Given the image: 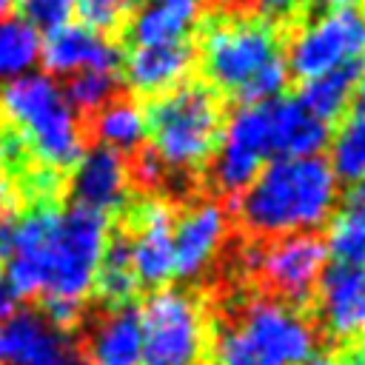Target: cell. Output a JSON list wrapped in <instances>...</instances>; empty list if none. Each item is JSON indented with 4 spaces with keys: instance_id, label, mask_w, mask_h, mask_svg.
<instances>
[{
    "instance_id": "9c48e42d",
    "label": "cell",
    "mask_w": 365,
    "mask_h": 365,
    "mask_svg": "<svg viewBox=\"0 0 365 365\" xmlns=\"http://www.w3.org/2000/svg\"><path fill=\"white\" fill-rule=\"evenodd\" d=\"M271 160L268 106H237L222 117L211 157V182L225 197H240Z\"/></svg>"
},
{
    "instance_id": "7c38bea8",
    "label": "cell",
    "mask_w": 365,
    "mask_h": 365,
    "mask_svg": "<svg viewBox=\"0 0 365 365\" xmlns=\"http://www.w3.org/2000/svg\"><path fill=\"white\" fill-rule=\"evenodd\" d=\"M174 208L160 200H143L131 217L128 257L140 285L163 288L174 279Z\"/></svg>"
},
{
    "instance_id": "2e32d148",
    "label": "cell",
    "mask_w": 365,
    "mask_h": 365,
    "mask_svg": "<svg viewBox=\"0 0 365 365\" xmlns=\"http://www.w3.org/2000/svg\"><path fill=\"white\" fill-rule=\"evenodd\" d=\"M123 51L106 34H97L80 23H66L43 34L40 63L48 77H71L77 71H117Z\"/></svg>"
},
{
    "instance_id": "f546056e",
    "label": "cell",
    "mask_w": 365,
    "mask_h": 365,
    "mask_svg": "<svg viewBox=\"0 0 365 365\" xmlns=\"http://www.w3.org/2000/svg\"><path fill=\"white\" fill-rule=\"evenodd\" d=\"M128 171H131V180H137L143 188H160V182L165 180V168L151 148H140V154H137L134 165H128Z\"/></svg>"
},
{
    "instance_id": "5b68a950",
    "label": "cell",
    "mask_w": 365,
    "mask_h": 365,
    "mask_svg": "<svg viewBox=\"0 0 365 365\" xmlns=\"http://www.w3.org/2000/svg\"><path fill=\"white\" fill-rule=\"evenodd\" d=\"M145 117L151 151L165 174H194L211 163L222 128V106L208 83H180L154 97Z\"/></svg>"
},
{
    "instance_id": "ffe728a7",
    "label": "cell",
    "mask_w": 365,
    "mask_h": 365,
    "mask_svg": "<svg viewBox=\"0 0 365 365\" xmlns=\"http://www.w3.org/2000/svg\"><path fill=\"white\" fill-rule=\"evenodd\" d=\"M325 251L336 265H365V180L348 185L325 222Z\"/></svg>"
},
{
    "instance_id": "277c9868",
    "label": "cell",
    "mask_w": 365,
    "mask_h": 365,
    "mask_svg": "<svg viewBox=\"0 0 365 365\" xmlns=\"http://www.w3.org/2000/svg\"><path fill=\"white\" fill-rule=\"evenodd\" d=\"M311 319L274 294L245 299L217 331L211 365H302L317 351Z\"/></svg>"
},
{
    "instance_id": "74e56055",
    "label": "cell",
    "mask_w": 365,
    "mask_h": 365,
    "mask_svg": "<svg viewBox=\"0 0 365 365\" xmlns=\"http://www.w3.org/2000/svg\"><path fill=\"white\" fill-rule=\"evenodd\" d=\"M157 3H168V6H174V9H182V11H188V14H200V6H202V0H157Z\"/></svg>"
},
{
    "instance_id": "ac0fdd59",
    "label": "cell",
    "mask_w": 365,
    "mask_h": 365,
    "mask_svg": "<svg viewBox=\"0 0 365 365\" xmlns=\"http://www.w3.org/2000/svg\"><path fill=\"white\" fill-rule=\"evenodd\" d=\"M83 365H143V325L137 305H117L94 319L86 336Z\"/></svg>"
},
{
    "instance_id": "4dcf8cb0",
    "label": "cell",
    "mask_w": 365,
    "mask_h": 365,
    "mask_svg": "<svg viewBox=\"0 0 365 365\" xmlns=\"http://www.w3.org/2000/svg\"><path fill=\"white\" fill-rule=\"evenodd\" d=\"M251 9L257 11L259 20L265 23H279V20H288L297 14V9L302 6V0H248Z\"/></svg>"
},
{
    "instance_id": "1f68e13d",
    "label": "cell",
    "mask_w": 365,
    "mask_h": 365,
    "mask_svg": "<svg viewBox=\"0 0 365 365\" xmlns=\"http://www.w3.org/2000/svg\"><path fill=\"white\" fill-rule=\"evenodd\" d=\"M23 143H20V137L14 134V131H0V174L6 171V168H11V165H17L20 160H23Z\"/></svg>"
},
{
    "instance_id": "83f0119b",
    "label": "cell",
    "mask_w": 365,
    "mask_h": 365,
    "mask_svg": "<svg viewBox=\"0 0 365 365\" xmlns=\"http://www.w3.org/2000/svg\"><path fill=\"white\" fill-rule=\"evenodd\" d=\"M74 14L80 26L97 34H114L128 17V0H74Z\"/></svg>"
},
{
    "instance_id": "7a4b0ae2",
    "label": "cell",
    "mask_w": 365,
    "mask_h": 365,
    "mask_svg": "<svg viewBox=\"0 0 365 365\" xmlns=\"http://www.w3.org/2000/svg\"><path fill=\"white\" fill-rule=\"evenodd\" d=\"M339 197V180L322 154L271 157L237 197V214L245 231L259 240L317 234L334 214Z\"/></svg>"
},
{
    "instance_id": "d590c367",
    "label": "cell",
    "mask_w": 365,
    "mask_h": 365,
    "mask_svg": "<svg viewBox=\"0 0 365 365\" xmlns=\"http://www.w3.org/2000/svg\"><path fill=\"white\" fill-rule=\"evenodd\" d=\"M259 257H262V245H259V242H251V245H245V248L240 251V262H242V268H245L248 274H257Z\"/></svg>"
},
{
    "instance_id": "603a6c76",
    "label": "cell",
    "mask_w": 365,
    "mask_h": 365,
    "mask_svg": "<svg viewBox=\"0 0 365 365\" xmlns=\"http://www.w3.org/2000/svg\"><path fill=\"white\" fill-rule=\"evenodd\" d=\"M194 14L174 9L168 3L148 0L140 6L128 20V40L131 46H168L188 40V31L194 26Z\"/></svg>"
},
{
    "instance_id": "cb8c5ba5",
    "label": "cell",
    "mask_w": 365,
    "mask_h": 365,
    "mask_svg": "<svg viewBox=\"0 0 365 365\" xmlns=\"http://www.w3.org/2000/svg\"><path fill=\"white\" fill-rule=\"evenodd\" d=\"M137 291H140V282H137V274L131 268L125 234L108 237L91 294H97L108 308H117V305H131Z\"/></svg>"
},
{
    "instance_id": "44dd1931",
    "label": "cell",
    "mask_w": 365,
    "mask_h": 365,
    "mask_svg": "<svg viewBox=\"0 0 365 365\" xmlns=\"http://www.w3.org/2000/svg\"><path fill=\"white\" fill-rule=\"evenodd\" d=\"M91 134L97 145L111 148L117 154H137L148 140V117L145 106L134 97H114L91 117Z\"/></svg>"
},
{
    "instance_id": "7402d4cb",
    "label": "cell",
    "mask_w": 365,
    "mask_h": 365,
    "mask_svg": "<svg viewBox=\"0 0 365 365\" xmlns=\"http://www.w3.org/2000/svg\"><path fill=\"white\" fill-rule=\"evenodd\" d=\"M362 66L365 60L359 63H348V66H339V68H331L314 80H305L302 88H299V103L314 114L319 117L322 123H334L345 114V108L354 103V88H356V80L362 74Z\"/></svg>"
},
{
    "instance_id": "5bb4252c",
    "label": "cell",
    "mask_w": 365,
    "mask_h": 365,
    "mask_svg": "<svg viewBox=\"0 0 365 365\" xmlns=\"http://www.w3.org/2000/svg\"><path fill=\"white\" fill-rule=\"evenodd\" d=\"M319 331L331 342H354L365 334V265H328L314 291Z\"/></svg>"
},
{
    "instance_id": "ab89813d",
    "label": "cell",
    "mask_w": 365,
    "mask_h": 365,
    "mask_svg": "<svg viewBox=\"0 0 365 365\" xmlns=\"http://www.w3.org/2000/svg\"><path fill=\"white\" fill-rule=\"evenodd\" d=\"M354 103H356V111L365 114V66H362V74H359L356 88H354Z\"/></svg>"
},
{
    "instance_id": "4fadbf2b",
    "label": "cell",
    "mask_w": 365,
    "mask_h": 365,
    "mask_svg": "<svg viewBox=\"0 0 365 365\" xmlns=\"http://www.w3.org/2000/svg\"><path fill=\"white\" fill-rule=\"evenodd\" d=\"M6 365H83L77 339L46 319L43 311H14L0 331Z\"/></svg>"
},
{
    "instance_id": "ba28073f",
    "label": "cell",
    "mask_w": 365,
    "mask_h": 365,
    "mask_svg": "<svg viewBox=\"0 0 365 365\" xmlns=\"http://www.w3.org/2000/svg\"><path fill=\"white\" fill-rule=\"evenodd\" d=\"M288 74L297 80H314L331 68L365 60V9H331L302 23L285 48Z\"/></svg>"
},
{
    "instance_id": "836d02e7",
    "label": "cell",
    "mask_w": 365,
    "mask_h": 365,
    "mask_svg": "<svg viewBox=\"0 0 365 365\" xmlns=\"http://www.w3.org/2000/svg\"><path fill=\"white\" fill-rule=\"evenodd\" d=\"M14 311H17V294L11 291V285H9L6 274L0 271V325H3Z\"/></svg>"
},
{
    "instance_id": "4316f807",
    "label": "cell",
    "mask_w": 365,
    "mask_h": 365,
    "mask_svg": "<svg viewBox=\"0 0 365 365\" xmlns=\"http://www.w3.org/2000/svg\"><path fill=\"white\" fill-rule=\"evenodd\" d=\"M63 91L74 111L94 114L97 108H103L108 100L117 97V71H77L68 77Z\"/></svg>"
},
{
    "instance_id": "52a82bcc",
    "label": "cell",
    "mask_w": 365,
    "mask_h": 365,
    "mask_svg": "<svg viewBox=\"0 0 365 365\" xmlns=\"http://www.w3.org/2000/svg\"><path fill=\"white\" fill-rule=\"evenodd\" d=\"M143 365H197L205 351V314L185 288H154L143 308Z\"/></svg>"
},
{
    "instance_id": "d4e9b609",
    "label": "cell",
    "mask_w": 365,
    "mask_h": 365,
    "mask_svg": "<svg viewBox=\"0 0 365 365\" xmlns=\"http://www.w3.org/2000/svg\"><path fill=\"white\" fill-rule=\"evenodd\" d=\"M40 48H43V34L31 23H26L20 14L3 17L0 20V86L23 74H31L40 63Z\"/></svg>"
},
{
    "instance_id": "3957f363",
    "label": "cell",
    "mask_w": 365,
    "mask_h": 365,
    "mask_svg": "<svg viewBox=\"0 0 365 365\" xmlns=\"http://www.w3.org/2000/svg\"><path fill=\"white\" fill-rule=\"evenodd\" d=\"M0 117L40 168L66 171L86 151L80 114L66 100L63 86L46 71H31L3 83Z\"/></svg>"
},
{
    "instance_id": "484cf974",
    "label": "cell",
    "mask_w": 365,
    "mask_h": 365,
    "mask_svg": "<svg viewBox=\"0 0 365 365\" xmlns=\"http://www.w3.org/2000/svg\"><path fill=\"white\" fill-rule=\"evenodd\" d=\"M328 165L345 185L365 180V114L354 111L345 117L328 140Z\"/></svg>"
},
{
    "instance_id": "7bdbcfd3",
    "label": "cell",
    "mask_w": 365,
    "mask_h": 365,
    "mask_svg": "<svg viewBox=\"0 0 365 365\" xmlns=\"http://www.w3.org/2000/svg\"><path fill=\"white\" fill-rule=\"evenodd\" d=\"M0 365H6V359H3V345H0Z\"/></svg>"
},
{
    "instance_id": "30bf717a",
    "label": "cell",
    "mask_w": 365,
    "mask_h": 365,
    "mask_svg": "<svg viewBox=\"0 0 365 365\" xmlns=\"http://www.w3.org/2000/svg\"><path fill=\"white\" fill-rule=\"evenodd\" d=\"M325 268L328 251L319 234H285L262 245L257 274L265 279L274 297L299 308L314 299Z\"/></svg>"
},
{
    "instance_id": "f35d334b",
    "label": "cell",
    "mask_w": 365,
    "mask_h": 365,
    "mask_svg": "<svg viewBox=\"0 0 365 365\" xmlns=\"http://www.w3.org/2000/svg\"><path fill=\"white\" fill-rule=\"evenodd\" d=\"M317 9L331 11V9H348V6H359V0H311Z\"/></svg>"
},
{
    "instance_id": "9a60e30c",
    "label": "cell",
    "mask_w": 365,
    "mask_h": 365,
    "mask_svg": "<svg viewBox=\"0 0 365 365\" xmlns=\"http://www.w3.org/2000/svg\"><path fill=\"white\" fill-rule=\"evenodd\" d=\"M71 200L74 205L91 208L103 217H111L125 208L131 197V171L123 154L91 145L71 165Z\"/></svg>"
},
{
    "instance_id": "60d3db41",
    "label": "cell",
    "mask_w": 365,
    "mask_h": 365,
    "mask_svg": "<svg viewBox=\"0 0 365 365\" xmlns=\"http://www.w3.org/2000/svg\"><path fill=\"white\" fill-rule=\"evenodd\" d=\"M351 365H365V334H362V336L356 339V348H354Z\"/></svg>"
},
{
    "instance_id": "6da1fadb",
    "label": "cell",
    "mask_w": 365,
    "mask_h": 365,
    "mask_svg": "<svg viewBox=\"0 0 365 365\" xmlns=\"http://www.w3.org/2000/svg\"><path fill=\"white\" fill-rule=\"evenodd\" d=\"M111 237L108 217L83 208L40 202L0 220V259L6 279L20 297L80 305L94 291V277Z\"/></svg>"
},
{
    "instance_id": "d6986e66",
    "label": "cell",
    "mask_w": 365,
    "mask_h": 365,
    "mask_svg": "<svg viewBox=\"0 0 365 365\" xmlns=\"http://www.w3.org/2000/svg\"><path fill=\"white\" fill-rule=\"evenodd\" d=\"M271 157H319L328 148L331 125L314 117L299 97H279L268 103Z\"/></svg>"
},
{
    "instance_id": "8992f818",
    "label": "cell",
    "mask_w": 365,
    "mask_h": 365,
    "mask_svg": "<svg viewBox=\"0 0 365 365\" xmlns=\"http://www.w3.org/2000/svg\"><path fill=\"white\" fill-rule=\"evenodd\" d=\"M279 57V34L259 17L214 20L200 40V60L208 86L234 100H240L248 86Z\"/></svg>"
},
{
    "instance_id": "e575fe53",
    "label": "cell",
    "mask_w": 365,
    "mask_h": 365,
    "mask_svg": "<svg viewBox=\"0 0 365 365\" xmlns=\"http://www.w3.org/2000/svg\"><path fill=\"white\" fill-rule=\"evenodd\" d=\"M14 200H17L14 185L9 182V177H6V174H0V220H3V217H9V214L14 211Z\"/></svg>"
},
{
    "instance_id": "8d00e7d4",
    "label": "cell",
    "mask_w": 365,
    "mask_h": 365,
    "mask_svg": "<svg viewBox=\"0 0 365 365\" xmlns=\"http://www.w3.org/2000/svg\"><path fill=\"white\" fill-rule=\"evenodd\" d=\"M302 365H348V362H342L336 354H331V351H314Z\"/></svg>"
},
{
    "instance_id": "b9f144b4",
    "label": "cell",
    "mask_w": 365,
    "mask_h": 365,
    "mask_svg": "<svg viewBox=\"0 0 365 365\" xmlns=\"http://www.w3.org/2000/svg\"><path fill=\"white\" fill-rule=\"evenodd\" d=\"M11 3H14V0H0V20H3V17H9V11H11Z\"/></svg>"
},
{
    "instance_id": "d6a6232c",
    "label": "cell",
    "mask_w": 365,
    "mask_h": 365,
    "mask_svg": "<svg viewBox=\"0 0 365 365\" xmlns=\"http://www.w3.org/2000/svg\"><path fill=\"white\" fill-rule=\"evenodd\" d=\"M60 188V177L57 171H48V168H37V174L31 177V191L43 200H48L54 191Z\"/></svg>"
},
{
    "instance_id": "8fae6325",
    "label": "cell",
    "mask_w": 365,
    "mask_h": 365,
    "mask_svg": "<svg viewBox=\"0 0 365 365\" xmlns=\"http://www.w3.org/2000/svg\"><path fill=\"white\" fill-rule=\"evenodd\" d=\"M228 208L220 200H197L174 217V277L200 279L228 240Z\"/></svg>"
},
{
    "instance_id": "e0dca14e",
    "label": "cell",
    "mask_w": 365,
    "mask_h": 365,
    "mask_svg": "<svg viewBox=\"0 0 365 365\" xmlns=\"http://www.w3.org/2000/svg\"><path fill=\"white\" fill-rule=\"evenodd\" d=\"M197 51L188 40L168 46H131L123 60V80L140 97H160L188 80Z\"/></svg>"
},
{
    "instance_id": "f1b7e54d",
    "label": "cell",
    "mask_w": 365,
    "mask_h": 365,
    "mask_svg": "<svg viewBox=\"0 0 365 365\" xmlns=\"http://www.w3.org/2000/svg\"><path fill=\"white\" fill-rule=\"evenodd\" d=\"M20 17L31 23L40 34H48L74 17V0H17Z\"/></svg>"
}]
</instances>
